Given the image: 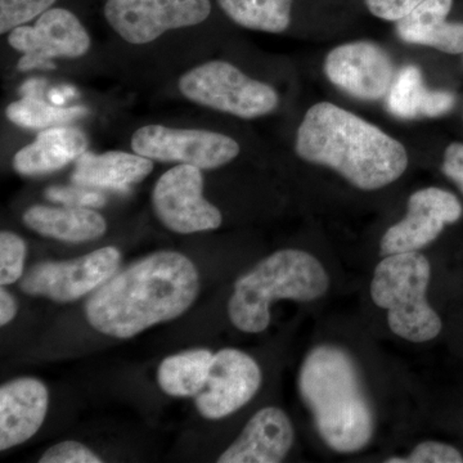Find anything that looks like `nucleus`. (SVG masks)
<instances>
[{"instance_id":"1","label":"nucleus","mask_w":463,"mask_h":463,"mask_svg":"<svg viewBox=\"0 0 463 463\" xmlns=\"http://www.w3.org/2000/svg\"><path fill=\"white\" fill-rule=\"evenodd\" d=\"M200 292L196 265L178 251H157L115 273L85 303L94 330L130 339L184 315Z\"/></svg>"},{"instance_id":"2","label":"nucleus","mask_w":463,"mask_h":463,"mask_svg":"<svg viewBox=\"0 0 463 463\" xmlns=\"http://www.w3.org/2000/svg\"><path fill=\"white\" fill-rule=\"evenodd\" d=\"M295 151L304 161L331 167L364 191L392 184L408 166L401 142L331 102L307 109L298 129Z\"/></svg>"},{"instance_id":"3","label":"nucleus","mask_w":463,"mask_h":463,"mask_svg":"<svg viewBox=\"0 0 463 463\" xmlns=\"http://www.w3.org/2000/svg\"><path fill=\"white\" fill-rule=\"evenodd\" d=\"M301 399L315 417L326 444L339 453H353L370 443L374 430L373 407L355 362L345 350L317 346L298 374Z\"/></svg>"},{"instance_id":"4","label":"nucleus","mask_w":463,"mask_h":463,"mask_svg":"<svg viewBox=\"0 0 463 463\" xmlns=\"http://www.w3.org/2000/svg\"><path fill=\"white\" fill-rule=\"evenodd\" d=\"M328 286V274L313 255L279 250L237 279L228 316L240 331L259 334L269 326L274 301L289 298L307 303L323 297Z\"/></svg>"},{"instance_id":"5","label":"nucleus","mask_w":463,"mask_h":463,"mask_svg":"<svg viewBox=\"0 0 463 463\" xmlns=\"http://www.w3.org/2000/svg\"><path fill=\"white\" fill-rule=\"evenodd\" d=\"M430 279L431 265L417 251L388 255L374 269L373 303L388 312L390 330L411 343L434 340L443 328L426 298Z\"/></svg>"},{"instance_id":"6","label":"nucleus","mask_w":463,"mask_h":463,"mask_svg":"<svg viewBox=\"0 0 463 463\" xmlns=\"http://www.w3.org/2000/svg\"><path fill=\"white\" fill-rule=\"evenodd\" d=\"M178 88L184 99L196 105L246 120L270 114L279 102V93L269 84L221 60L194 67L181 76Z\"/></svg>"},{"instance_id":"7","label":"nucleus","mask_w":463,"mask_h":463,"mask_svg":"<svg viewBox=\"0 0 463 463\" xmlns=\"http://www.w3.org/2000/svg\"><path fill=\"white\" fill-rule=\"evenodd\" d=\"M133 151L160 163H178L218 169L239 156V142L225 134L205 129H179L165 125H146L133 134Z\"/></svg>"},{"instance_id":"8","label":"nucleus","mask_w":463,"mask_h":463,"mask_svg":"<svg viewBox=\"0 0 463 463\" xmlns=\"http://www.w3.org/2000/svg\"><path fill=\"white\" fill-rule=\"evenodd\" d=\"M106 21L123 41L142 45L170 30L200 25L212 14L210 0H108Z\"/></svg>"},{"instance_id":"9","label":"nucleus","mask_w":463,"mask_h":463,"mask_svg":"<svg viewBox=\"0 0 463 463\" xmlns=\"http://www.w3.org/2000/svg\"><path fill=\"white\" fill-rule=\"evenodd\" d=\"M120 261V251L114 246L72 260L42 261L24 274L20 288L30 297L71 303L109 281L118 272Z\"/></svg>"},{"instance_id":"10","label":"nucleus","mask_w":463,"mask_h":463,"mask_svg":"<svg viewBox=\"0 0 463 463\" xmlns=\"http://www.w3.org/2000/svg\"><path fill=\"white\" fill-rule=\"evenodd\" d=\"M8 43L24 56L18 71L54 70L53 58L83 57L90 50V33L75 14L65 8H51L33 26L23 25L8 33Z\"/></svg>"},{"instance_id":"11","label":"nucleus","mask_w":463,"mask_h":463,"mask_svg":"<svg viewBox=\"0 0 463 463\" xmlns=\"http://www.w3.org/2000/svg\"><path fill=\"white\" fill-rule=\"evenodd\" d=\"M152 206L158 221L179 234L218 230L223 222L221 210L203 197L200 167L185 164L158 178L152 191Z\"/></svg>"},{"instance_id":"12","label":"nucleus","mask_w":463,"mask_h":463,"mask_svg":"<svg viewBox=\"0 0 463 463\" xmlns=\"http://www.w3.org/2000/svg\"><path fill=\"white\" fill-rule=\"evenodd\" d=\"M325 74L344 93L370 102L386 99L397 76L388 52L364 41L334 48L326 57Z\"/></svg>"},{"instance_id":"13","label":"nucleus","mask_w":463,"mask_h":463,"mask_svg":"<svg viewBox=\"0 0 463 463\" xmlns=\"http://www.w3.org/2000/svg\"><path fill=\"white\" fill-rule=\"evenodd\" d=\"M462 205L455 194L440 188H423L408 200L404 219L390 227L381 239L383 257L419 251L438 239L447 224L461 218Z\"/></svg>"},{"instance_id":"14","label":"nucleus","mask_w":463,"mask_h":463,"mask_svg":"<svg viewBox=\"0 0 463 463\" xmlns=\"http://www.w3.org/2000/svg\"><path fill=\"white\" fill-rule=\"evenodd\" d=\"M260 385L261 371L251 356L241 350L223 349L214 354L194 403L205 419H224L248 404Z\"/></svg>"},{"instance_id":"15","label":"nucleus","mask_w":463,"mask_h":463,"mask_svg":"<svg viewBox=\"0 0 463 463\" xmlns=\"http://www.w3.org/2000/svg\"><path fill=\"white\" fill-rule=\"evenodd\" d=\"M50 405L47 386L33 377L9 381L0 388V450L32 439L44 422Z\"/></svg>"},{"instance_id":"16","label":"nucleus","mask_w":463,"mask_h":463,"mask_svg":"<svg viewBox=\"0 0 463 463\" xmlns=\"http://www.w3.org/2000/svg\"><path fill=\"white\" fill-rule=\"evenodd\" d=\"M295 432L288 414L277 407L259 411L237 440L219 457V463H279L286 458Z\"/></svg>"},{"instance_id":"17","label":"nucleus","mask_w":463,"mask_h":463,"mask_svg":"<svg viewBox=\"0 0 463 463\" xmlns=\"http://www.w3.org/2000/svg\"><path fill=\"white\" fill-rule=\"evenodd\" d=\"M154 170V160L123 151L105 154L85 152L76 158L71 181L79 187L127 192L130 185L145 181Z\"/></svg>"},{"instance_id":"18","label":"nucleus","mask_w":463,"mask_h":463,"mask_svg":"<svg viewBox=\"0 0 463 463\" xmlns=\"http://www.w3.org/2000/svg\"><path fill=\"white\" fill-rule=\"evenodd\" d=\"M90 146L87 136L76 128L53 127L38 134L32 145L14 155V172L38 176L57 172L85 154Z\"/></svg>"},{"instance_id":"19","label":"nucleus","mask_w":463,"mask_h":463,"mask_svg":"<svg viewBox=\"0 0 463 463\" xmlns=\"http://www.w3.org/2000/svg\"><path fill=\"white\" fill-rule=\"evenodd\" d=\"M453 0H425L397 23L399 38L448 54L463 53V24L448 23Z\"/></svg>"},{"instance_id":"20","label":"nucleus","mask_w":463,"mask_h":463,"mask_svg":"<svg viewBox=\"0 0 463 463\" xmlns=\"http://www.w3.org/2000/svg\"><path fill=\"white\" fill-rule=\"evenodd\" d=\"M24 223L41 236L80 243L100 239L108 231L106 219L90 207L35 205L24 213Z\"/></svg>"},{"instance_id":"21","label":"nucleus","mask_w":463,"mask_h":463,"mask_svg":"<svg viewBox=\"0 0 463 463\" xmlns=\"http://www.w3.org/2000/svg\"><path fill=\"white\" fill-rule=\"evenodd\" d=\"M456 105L455 94L426 88L421 70L414 65L402 67L386 96L390 114L403 120L439 118Z\"/></svg>"},{"instance_id":"22","label":"nucleus","mask_w":463,"mask_h":463,"mask_svg":"<svg viewBox=\"0 0 463 463\" xmlns=\"http://www.w3.org/2000/svg\"><path fill=\"white\" fill-rule=\"evenodd\" d=\"M213 358L214 354L207 349H192L167 356L158 365V386L170 397H196L205 385Z\"/></svg>"},{"instance_id":"23","label":"nucleus","mask_w":463,"mask_h":463,"mask_svg":"<svg viewBox=\"0 0 463 463\" xmlns=\"http://www.w3.org/2000/svg\"><path fill=\"white\" fill-rule=\"evenodd\" d=\"M237 25L269 33H281L291 24L294 0H216Z\"/></svg>"},{"instance_id":"24","label":"nucleus","mask_w":463,"mask_h":463,"mask_svg":"<svg viewBox=\"0 0 463 463\" xmlns=\"http://www.w3.org/2000/svg\"><path fill=\"white\" fill-rule=\"evenodd\" d=\"M87 114L88 109L81 106L62 108L54 103L51 105L36 97H24L23 99L14 100L5 109V115L11 123L26 129H50Z\"/></svg>"},{"instance_id":"25","label":"nucleus","mask_w":463,"mask_h":463,"mask_svg":"<svg viewBox=\"0 0 463 463\" xmlns=\"http://www.w3.org/2000/svg\"><path fill=\"white\" fill-rule=\"evenodd\" d=\"M27 246L25 241L9 231L0 233V285H12L24 277Z\"/></svg>"},{"instance_id":"26","label":"nucleus","mask_w":463,"mask_h":463,"mask_svg":"<svg viewBox=\"0 0 463 463\" xmlns=\"http://www.w3.org/2000/svg\"><path fill=\"white\" fill-rule=\"evenodd\" d=\"M57 0H0V33H9L18 26L42 16Z\"/></svg>"},{"instance_id":"27","label":"nucleus","mask_w":463,"mask_h":463,"mask_svg":"<svg viewBox=\"0 0 463 463\" xmlns=\"http://www.w3.org/2000/svg\"><path fill=\"white\" fill-rule=\"evenodd\" d=\"M389 463H462L463 456L455 447L440 441H423L405 458L386 459Z\"/></svg>"},{"instance_id":"28","label":"nucleus","mask_w":463,"mask_h":463,"mask_svg":"<svg viewBox=\"0 0 463 463\" xmlns=\"http://www.w3.org/2000/svg\"><path fill=\"white\" fill-rule=\"evenodd\" d=\"M41 463H100L96 453L79 441L67 440L58 443L45 450L44 455L39 459Z\"/></svg>"},{"instance_id":"29","label":"nucleus","mask_w":463,"mask_h":463,"mask_svg":"<svg viewBox=\"0 0 463 463\" xmlns=\"http://www.w3.org/2000/svg\"><path fill=\"white\" fill-rule=\"evenodd\" d=\"M45 196L54 203H65L67 206L102 207L106 203V197L100 192L85 187H51L45 191Z\"/></svg>"},{"instance_id":"30","label":"nucleus","mask_w":463,"mask_h":463,"mask_svg":"<svg viewBox=\"0 0 463 463\" xmlns=\"http://www.w3.org/2000/svg\"><path fill=\"white\" fill-rule=\"evenodd\" d=\"M423 2L425 0H365V5L373 16L398 23Z\"/></svg>"},{"instance_id":"31","label":"nucleus","mask_w":463,"mask_h":463,"mask_svg":"<svg viewBox=\"0 0 463 463\" xmlns=\"http://www.w3.org/2000/svg\"><path fill=\"white\" fill-rule=\"evenodd\" d=\"M443 173L463 192V143L455 142L444 152Z\"/></svg>"},{"instance_id":"32","label":"nucleus","mask_w":463,"mask_h":463,"mask_svg":"<svg viewBox=\"0 0 463 463\" xmlns=\"http://www.w3.org/2000/svg\"><path fill=\"white\" fill-rule=\"evenodd\" d=\"M17 315V301L11 294L2 286L0 289V325L5 326L9 322L14 321Z\"/></svg>"},{"instance_id":"33","label":"nucleus","mask_w":463,"mask_h":463,"mask_svg":"<svg viewBox=\"0 0 463 463\" xmlns=\"http://www.w3.org/2000/svg\"><path fill=\"white\" fill-rule=\"evenodd\" d=\"M44 85L45 81L33 79V80L27 81V83L24 84L23 90H21V91H23L24 96L25 97H36L41 94Z\"/></svg>"},{"instance_id":"34","label":"nucleus","mask_w":463,"mask_h":463,"mask_svg":"<svg viewBox=\"0 0 463 463\" xmlns=\"http://www.w3.org/2000/svg\"><path fill=\"white\" fill-rule=\"evenodd\" d=\"M50 99L52 102L54 103V105L57 106H63L65 105L67 96L65 94V91L62 90V88L61 90H53L50 91Z\"/></svg>"}]
</instances>
